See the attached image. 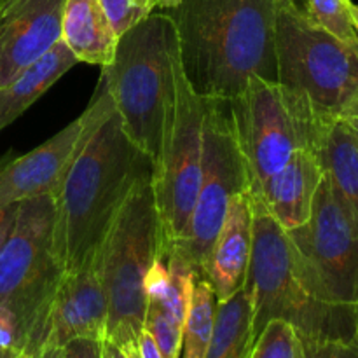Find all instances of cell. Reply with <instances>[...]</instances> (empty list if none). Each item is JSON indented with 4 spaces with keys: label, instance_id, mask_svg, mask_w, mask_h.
Masks as SVG:
<instances>
[{
    "label": "cell",
    "instance_id": "40",
    "mask_svg": "<svg viewBox=\"0 0 358 358\" xmlns=\"http://www.w3.org/2000/svg\"><path fill=\"white\" fill-rule=\"evenodd\" d=\"M0 13H2V6H0Z\"/></svg>",
    "mask_w": 358,
    "mask_h": 358
},
{
    "label": "cell",
    "instance_id": "28",
    "mask_svg": "<svg viewBox=\"0 0 358 358\" xmlns=\"http://www.w3.org/2000/svg\"><path fill=\"white\" fill-rule=\"evenodd\" d=\"M0 350H16L21 353L20 324L16 315L6 306H0Z\"/></svg>",
    "mask_w": 358,
    "mask_h": 358
},
{
    "label": "cell",
    "instance_id": "17",
    "mask_svg": "<svg viewBox=\"0 0 358 358\" xmlns=\"http://www.w3.org/2000/svg\"><path fill=\"white\" fill-rule=\"evenodd\" d=\"M62 41L77 62L103 69L114 59L119 37L98 0H66L62 14Z\"/></svg>",
    "mask_w": 358,
    "mask_h": 358
},
{
    "label": "cell",
    "instance_id": "11",
    "mask_svg": "<svg viewBox=\"0 0 358 358\" xmlns=\"http://www.w3.org/2000/svg\"><path fill=\"white\" fill-rule=\"evenodd\" d=\"M287 233L315 296L358 308V222L325 175L310 220Z\"/></svg>",
    "mask_w": 358,
    "mask_h": 358
},
{
    "label": "cell",
    "instance_id": "1",
    "mask_svg": "<svg viewBox=\"0 0 358 358\" xmlns=\"http://www.w3.org/2000/svg\"><path fill=\"white\" fill-rule=\"evenodd\" d=\"M83 114L84 128L55 194L56 248L65 275L94 264L135 185L154 177L152 161L129 140L101 77Z\"/></svg>",
    "mask_w": 358,
    "mask_h": 358
},
{
    "label": "cell",
    "instance_id": "3",
    "mask_svg": "<svg viewBox=\"0 0 358 358\" xmlns=\"http://www.w3.org/2000/svg\"><path fill=\"white\" fill-rule=\"evenodd\" d=\"M250 201L252 255L245 289L250 296L254 339L268 322L285 320L299 338L357 341L358 308L318 299L304 276L289 233L261 199L250 194Z\"/></svg>",
    "mask_w": 358,
    "mask_h": 358
},
{
    "label": "cell",
    "instance_id": "22",
    "mask_svg": "<svg viewBox=\"0 0 358 358\" xmlns=\"http://www.w3.org/2000/svg\"><path fill=\"white\" fill-rule=\"evenodd\" d=\"M304 10L318 27L358 52V34L350 17L348 0H306Z\"/></svg>",
    "mask_w": 358,
    "mask_h": 358
},
{
    "label": "cell",
    "instance_id": "34",
    "mask_svg": "<svg viewBox=\"0 0 358 358\" xmlns=\"http://www.w3.org/2000/svg\"><path fill=\"white\" fill-rule=\"evenodd\" d=\"M35 358H62V348H44Z\"/></svg>",
    "mask_w": 358,
    "mask_h": 358
},
{
    "label": "cell",
    "instance_id": "21",
    "mask_svg": "<svg viewBox=\"0 0 358 358\" xmlns=\"http://www.w3.org/2000/svg\"><path fill=\"white\" fill-rule=\"evenodd\" d=\"M217 297L205 276H198L182 332L180 358H203L215 325Z\"/></svg>",
    "mask_w": 358,
    "mask_h": 358
},
{
    "label": "cell",
    "instance_id": "31",
    "mask_svg": "<svg viewBox=\"0 0 358 358\" xmlns=\"http://www.w3.org/2000/svg\"><path fill=\"white\" fill-rule=\"evenodd\" d=\"M147 14L156 13V9L161 10H171L175 7L180 6L182 0H135Z\"/></svg>",
    "mask_w": 358,
    "mask_h": 358
},
{
    "label": "cell",
    "instance_id": "12",
    "mask_svg": "<svg viewBox=\"0 0 358 358\" xmlns=\"http://www.w3.org/2000/svg\"><path fill=\"white\" fill-rule=\"evenodd\" d=\"M66 0H10L0 13V87L62 38Z\"/></svg>",
    "mask_w": 358,
    "mask_h": 358
},
{
    "label": "cell",
    "instance_id": "29",
    "mask_svg": "<svg viewBox=\"0 0 358 358\" xmlns=\"http://www.w3.org/2000/svg\"><path fill=\"white\" fill-rule=\"evenodd\" d=\"M103 341L93 338L72 339L62 348V358H103Z\"/></svg>",
    "mask_w": 358,
    "mask_h": 358
},
{
    "label": "cell",
    "instance_id": "2",
    "mask_svg": "<svg viewBox=\"0 0 358 358\" xmlns=\"http://www.w3.org/2000/svg\"><path fill=\"white\" fill-rule=\"evenodd\" d=\"M168 14L182 69L201 98L231 100L252 76L278 80L276 0H182Z\"/></svg>",
    "mask_w": 358,
    "mask_h": 358
},
{
    "label": "cell",
    "instance_id": "41",
    "mask_svg": "<svg viewBox=\"0 0 358 358\" xmlns=\"http://www.w3.org/2000/svg\"><path fill=\"white\" fill-rule=\"evenodd\" d=\"M21 358H28V357H23V355H21Z\"/></svg>",
    "mask_w": 358,
    "mask_h": 358
},
{
    "label": "cell",
    "instance_id": "24",
    "mask_svg": "<svg viewBox=\"0 0 358 358\" xmlns=\"http://www.w3.org/2000/svg\"><path fill=\"white\" fill-rule=\"evenodd\" d=\"M143 329L150 332V336L156 341L163 358H180L182 352V332L184 329L178 327L163 308L154 301H147L145 320Z\"/></svg>",
    "mask_w": 358,
    "mask_h": 358
},
{
    "label": "cell",
    "instance_id": "5",
    "mask_svg": "<svg viewBox=\"0 0 358 358\" xmlns=\"http://www.w3.org/2000/svg\"><path fill=\"white\" fill-rule=\"evenodd\" d=\"M56 201L52 194L17 203L16 219L0 248V306L16 315L21 355L41 353L52 299L65 268L56 248Z\"/></svg>",
    "mask_w": 358,
    "mask_h": 358
},
{
    "label": "cell",
    "instance_id": "13",
    "mask_svg": "<svg viewBox=\"0 0 358 358\" xmlns=\"http://www.w3.org/2000/svg\"><path fill=\"white\" fill-rule=\"evenodd\" d=\"M84 114L23 156L0 157V208L58 192L80 131Z\"/></svg>",
    "mask_w": 358,
    "mask_h": 358
},
{
    "label": "cell",
    "instance_id": "18",
    "mask_svg": "<svg viewBox=\"0 0 358 358\" xmlns=\"http://www.w3.org/2000/svg\"><path fill=\"white\" fill-rule=\"evenodd\" d=\"M76 63L77 58L59 38L37 62L31 63L10 83L0 87V131L13 124Z\"/></svg>",
    "mask_w": 358,
    "mask_h": 358
},
{
    "label": "cell",
    "instance_id": "4",
    "mask_svg": "<svg viewBox=\"0 0 358 358\" xmlns=\"http://www.w3.org/2000/svg\"><path fill=\"white\" fill-rule=\"evenodd\" d=\"M168 13H150L122 34L114 59L101 69L129 140L152 161L161 159L171 94L170 45L175 37Z\"/></svg>",
    "mask_w": 358,
    "mask_h": 358
},
{
    "label": "cell",
    "instance_id": "15",
    "mask_svg": "<svg viewBox=\"0 0 358 358\" xmlns=\"http://www.w3.org/2000/svg\"><path fill=\"white\" fill-rule=\"evenodd\" d=\"M250 255L252 201L248 192H240L231 201L222 227L203 264V276L212 285L217 303H224L243 289Z\"/></svg>",
    "mask_w": 358,
    "mask_h": 358
},
{
    "label": "cell",
    "instance_id": "33",
    "mask_svg": "<svg viewBox=\"0 0 358 358\" xmlns=\"http://www.w3.org/2000/svg\"><path fill=\"white\" fill-rule=\"evenodd\" d=\"M121 357V350L117 348V346L112 345L110 341H107L105 339L103 341V358H119Z\"/></svg>",
    "mask_w": 358,
    "mask_h": 358
},
{
    "label": "cell",
    "instance_id": "42",
    "mask_svg": "<svg viewBox=\"0 0 358 358\" xmlns=\"http://www.w3.org/2000/svg\"><path fill=\"white\" fill-rule=\"evenodd\" d=\"M119 358H124V357H122V353H121V357H119Z\"/></svg>",
    "mask_w": 358,
    "mask_h": 358
},
{
    "label": "cell",
    "instance_id": "38",
    "mask_svg": "<svg viewBox=\"0 0 358 358\" xmlns=\"http://www.w3.org/2000/svg\"><path fill=\"white\" fill-rule=\"evenodd\" d=\"M10 2V0H0V6H6V3H9Z\"/></svg>",
    "mask_w": 358,
    "mask_h": 358
},
{
    "label": "cell",
    "instance_id": "19",
    "mask_svg": "<svg viewBox=\"0 0 358 358\" xmlns=\"http://www.w3.org/2000/svg\"><path fill=\"white\" fill-rule=\"evenodd\" d=\"M324 175L358 222V142L339 119L325 124L318 143Z\"/></svg>",
    "mask_w": 358,
    "mask_h": 358
},
{
    "label": "cell",
    "instance_id": "7",
    "mask_svg": "<svg viewBox=\"0 0 358 358\" xmlns=\"http://www.w3.org/2000/svg\"><path fill=\"white\" fill-rule=\"evenodd\" d=\"M229 105L250 175V194L259 192L297 150H317L325 124L336 119L322 115L304 94L259 76H252Z\"/></svg>",
    "mask_w": 358,
    "mask_h": 358
},
{
    "label": "cell",
    "instance_id": "37",
    "mask_svg": "<svg viewBox=\"0 0 358 358\" xmlns=\"http://www.w3.org/2000/svg\"><path fill=\"white\" fill-rule=\"evenodd\" d=\"M0 358H21V353L16 350H0Z\"/></svg>",
    "mask_w": 358,
    "mask_h": 358
},
{
    "label": "cell",
    "instance_id": "9",
    "mask_svg": "<svg viewBox=\"0 0 358 358\" xmlns=\"http://www.w3.org/2000/svg\"><path fill=\"white\" fill-rule=\"evenodd\" d=\"M171 94L168 101L161 159L154 171V196L159 213L163 254L187 227L203 175V98L192 90L182 69L178 37L170 45Z\"/></svg>",
    "mask_w": 358,
    "mask_h": 358
},
{
    "label": "cell",
    "instance_id": "6",
    "mask_svg": "<svg viewBox=\"0 0 358 358\" xmlns=\"http://www.w3.org/2000/svg\"><path fill=\"white\" fill-rule=\"evenodd\" d=\"M152 182L154 177H147L135 185L94 261L107 297L105 339L117 348L136 345L147 311L143 280L154 259L163 254Z\"/></svg>",
    "mask_w": 358,
    "mask_h": 358
},
{
    "label": "cell",
    "instance_id": "20",
    "mask_svg": "<svg viewBox=\"0 0 358 358\" xmlns=\"http://www.w3.org/2000/svg\"><path fill=\"white\" fill-rule=\"evenodd\" d=\"M254 343L250 296L243 285L233 297L217 304L215 325L203 358H250Z\"/></svg>",
    "mask_w": 358,
    "mask_h": 358
},
{
    "label": "cell",
    "instance_id": "8",
    "mask_svg": "<svg viewBox=\"0 0 358 358\" xmlns=\"http://www.w3.org/2000/svg\"><path fill=\"white\" fill-rule=\"evenodd\" d=\"M278 83L304 94L327 117L358 101V52L318 27L296 0H276Z\"/></svg>",
    "mask_w": 358,
    "mask_h": 358
},
{
    "label": "cell",
    "instance_id": "25",
    "mask_svg": "<svg viewBox=\"0 0 358 358\" xmlns=\"http://www.w3.org/2000/svg\"><path fill=\"white\" fill-rule=\"evenodd\" d=\"M98 3L117 37L126 34L143 17L149 16L135 0H98Z\"/></svg>",
    "mask_w": 358,
    "mask_h": 358
},
{
    "label": "cell",
    "instance_id": "36",
    "mask_svg": "<svg viewBox=\"0 0 358 358\" xmlns=\"http://www.w3.org/2000/svg\"><path fill=\"white\" fill-rule=\"evenodd\" d=\"M119 350H121L122 357L124 358H140L138 350H136V345H129V346H124V348H119Z\"/></svg>",
    "mask_w": 358,
    "mask_h": 358
},
{
    "label": "cell",
    "instance_id": "32",
    "mask_svg": "<svg viewBox=\"0 0 358 358\" xmlns=\"http://www.w3.org/2000/svg\"><path fill=\"white\" fill-rule=\"evenodd\" d=\"M338 119L352 131V135L355 136V140L358 142V101L353 103L348 110L343 112Z\"/></svg>",
    "mask_w": 358,
    "mask_h": 358
},
{
    "label": "cell",
    "instance_id": "16",
    "mask_svg": "<svg viewBox=\"0 0 358 358\" xmlns=\"http://www.w3.org/2000/svg\"><path fill=\"white\" fill-rule=\"evenodd\" d=\"M322 178L324 168L317 150L301 149L252 196L264 203L283 229L292 231L310 220Z\"/></svg>",
    "mask_w": 358,
    "mask_h": 358
},
{
    "label": "cell",
    "instance_id": "14",
    "mask_svg": "<svg viewBox=\"0 0 358 358\" xmlns=\"http://www.w3.org/2000/svg\"><path fill=\"white\" fill-rule=\"evenodd\" d=\"M107 297L96 266L66 273L52 299L42 350L63 348L77 338L103 341L107 336Z\"/></svg>",
    "mask_w": 358,
    "mask_h": 358
},
{
    "label": "cell",
    "instance_id": "35",
    "mask_svg": "<svg viewBox=\"0 0 358 358\" xmlns=\"http://www.w3.org/2000/svg\"><path fill=\"white\" fill-rule=\"evenodd\" d=\"M348 13H350V17H352L353 27H355L358 34V3L353 2V0H348Z\"/></svg>",
    "mask_w": 358,
    "mask_h": 358
},
{
    "label": "cell",
    "instance_id": "10",
    "mask_svg": "<svg viewBox=\"0 0 358 358\" xmlns=\"http://www.w3.org/2000/svg\"><path fill=\"white\" fill-rule=\"evenodd\" d=\"M203 175L198 198L180 240L166 257L203 276L213 240L234 196L250 191V175L234 131L229 100L203 98Z\"/></svg>",
    "mask_w": 358,
    "mask_h": 358
},
{
    "label": "cell",
    "instance_id": "23",
    "mask_svg": "<svg viewBox=\"0 0 358 358\" xmlns=\"http://www.w3.org/2000/svg\"><path fill=\"white\" fill-rule=\"evenodd\" d=\"M250 358H301V339L285 320H271L257 336Z\"/></svg>",
    "mask_w": 358,
    "mask_h": 358
},
{
    "label": "cell",
    "instance_id": "27",
    "mask_svg": "<svg viewBox=\"0 0 358 358\" xmlns=\"http://www.w3.org/2000/svg\"><path fill=\"white\" fill-rule=\"evenodd\" d=\"M170 266H168L166 255H157L154 262L150 264L149 271H147L145 280H143V290H145L147 301H154L159 303L168 292L170 287Z\"/></svg>",
    "mask_w": 358,
    "mask_h": 358
},
{
    "label": "cell",
    "instance_id": "26",
    "mask_svg": "<svg viewBox=\"0 0 358 358\" xmlns=\"http://www.w3.org/2000/svg\"><path fill=\"white\" fill-rule=\"evenodd\" d=\"M301 358H358L357 341L327 338H299Z\"/></svg>",
    "mask_w": 358,
    "mask_h": 358
},
{
    "label": "cell",
    "instance_id": "39",
    "mask_svg": "<svg viewBox=\"0 0 358 358\" xmlns=\"http://www.w3.org/2000/svg\"><path fill=\"white\" fill-rule=\"evenodd\" d=\"M355 336H357V345H358V324H357V331H355Z\"/></svg>",
    "mask_w": 358,
    "mask_h": 358
},
{
    "label": "cell",
    "instance_id": "30",
    "mask_svg": "<svg viewBox=\"0 0 358 358\" xmlns=\"http://www.w3.org/2000/svg\"><path fill=\"white\" fill-rule=\"evenodd\" d=\"M17 212V203L16 205H9L0 208V248H2L3 241L9 236L10 229H13L14 219H16Z\"/></svg>",
    "mask_w": 358,
    "mask_h": 358
}]
</instances>
